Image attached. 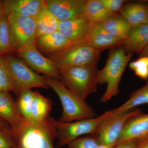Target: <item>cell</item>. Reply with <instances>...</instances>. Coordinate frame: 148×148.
<instances>
[{
  "label": "cell",
  "mask_w": 148,
  "mask_h": 148,
  "mask_svg": "<svg viewBox=\"0 0 148 148\" xmlns=\"http://www.w3.org/2000/svg\"><path fill=\"white\" fill-rule=\"evenodd\" d=\"M11 127L16 148H54L57 130L56 121L50 115L39 122L22 118Z\"/></svg>",
  "instance_id": "obj_1"
},
{
  "label": "cell",
  "mask_w": 148,
  "mask_h": 148,
  "mask_svg": "<svg viewBox=\"0 0 148 148\" xmlns=\"http://www.w3.org/2000/svg\"><path fill=\"white\" fill-rule=\"evenodd\" d=\"M101 53L84 39L73 42L62 50L46 55L45 57L61 73L72 67L97 65Z\"/></svg>",
  "instance_id": "obj_2"
},
{
  "label": "cell",
  "mask_w": 148,
  "mask_h": 148,
  "mask_svg": "<svg viewBox=\"0 0 148 148\" xmlns=\"http://www.w3.org/2000/svg\"><path fill=\"white\" fill-rule=\"evenodd\" d=\"M132 56L121 47L110 51L106 66L99 72L98 84H107L100 102L106 103L119 93L120 82Z\"/></svg>",
  "instance_id": "obj_3"
},
{
  "label": "cell",
  "mask_w": 148,
  "mask_h": 148,
  "mask_svg": "<svg viewBox=\"0 0 148 148\" xmlns=\"http://www.w3.org/2000/svg\"><path fill=\"white\" fill-rule=\"evenodd\" d=\"M43 76L58 95L63 106L62 115L58 120L59 121L71 123L97 116L91 106L67 89L61 81L47 76Z\"/></svg>",
  "instance_id": "obj_4"
},
{
  "label": "cell",
  "mask_w": 148,
  "mask_h": 148,
  "mask_svg": "<svg viewBox=\"0 0 148 148\" xmlns=\"http://www.w3.org/2000/svg\"><path fill=\"white\" fill-rule=\"evenodd\" d=\"M99 72L96 64L72 67L61 72V82L67 89L85 101L88 95L97 91Z\"/></svg>",
  "instance_id": "obj_5"
},
{
  "label": "cell",
  "mask_w": 148,
  "mask_h": 148,
  "mask_svg": "<svg viewBox=\"0 0 148 148\" xmlns=\"http://www.w3.org/2000/svg\"><path fill=\"white\" fill-rule=\"evenodd\" d=\"M114 114L112 110L93 118L71 123H63L56 121L57 130L56 147H60L68 145L82 135L97 134L103 125Z\"/></svg>",
  "instance_id": "obj_6"
},
{
  "label": "cell",
  "mask_w": 148,
  "mask_h": 148,
  "mask_svg": "<svg viewBox=\"0 0 148 148\" xmlns=\"http://www.w3.org/2000/svg\"><path fill=\"white\" fill-rule=\"evenodd\" d=\"M3 56L15 95L18 96L25 90L33 88H50L43 76L33 71L22 61L11 54Z\"/></svg>",
  "instance_id": "obj_7"
},
{
  "label": "cell",
  "mask_w": 148,
  "mask_h": 148,
  "mask_svg": "<svg viewBox=\"0 0 148 148\" xmlns=\"http://www.w3.org/2000/svg\"><path fill=\"white\" fill-rule=\"evenodd\" d=\"M7 16L16 49L22 46L36 45L37 39L36 18L14 12L9 14Z\"/></svg>",
  "instance_id": "obj_8"
},
{
  "label": "cell",
  "mask_w": 148,
  "mask_h": 148,
  "mask_svg": "<svg viewBox=\"0 0 148 148\" xmlns=\"http://www.w3.org/2000/svg\"><path fill=\"white\" fill-rule=\"evenodd\" d=\"M142 112L140 109H136L123 113L114 114L97 132L98 144L114 147L126 123L134 116Z\"/></svg>",
  "instance_id": "obj_9"
},
{
  "label": "cell",
  "mask_w": 148,
  "mask_h": 148,
  "mask_svg": "<svg viewBox=\"0 0 148 148\" xmlns=\"http://www.w3.org/2000/svg\"><path fill=\"white\" fill-rule=\"evenodd\" d=\"M16 52L38 73L43 74L54 79H62L61 72L50 59L40 53L36 45L22 46L16 49Z\"/></svg>",
  "instance_id": "obj_10"
},
{
  "label": "cell",
  "mask_w": 148,
  "mask_h": 148,
  "mask_svg": "<svg viewBox=\"0 0 148 148\" xmlns=\"http://www.w3.org/2000/svg\"><path fill=\"white\" fill-rule=\"evenodd\" d=\"M86 0H46V6L59 21L84 14Z\"/></svg>",
  "instance_id": "obj_11"
},
{
  "label": "cell",
  "mask_w": 148,
  "mask_h": 148,
  "mask_svg": "<svg viewBox=\"0 0 148 148\" xmlns=\"http://www.w3.org/2000/svg\"><path fill=\"white\" fill-rule=\"evenodd\" d=\"M85 40L101 52L105 49L121 46L124 41L114 38L103 28L101 22L91 23Z\"/></svg>",
  "instance_id": "obj_12"
},
{
  "label": "cell",
  "mask_w": 148,
  "mask_h": 148,
  "mask_svg": "<svg viewBox=\"0 0 148 148\" xmlns=\"http://www.w3.org/2000/svg\"><path fill=\"white\" fill-rule=\"evenodd\" d=\"M148 135V114L142 112L128 120L115 146L125 141L140 140Z\"/></svg>",
  "instance_id": "obj_13"
},
{
  "label": "cell",
  "mask_w": 148,
  "mask_h": 148,
  "mask_svg": "<svg viewBox=\"0 0 148 148\" xmlns=\"http://www.w3.org/2000/svg\"><path fill=\"white\" fill-rule=\"evenodd\" d=\"M91 22L83 14L75 18L59 21L58 31L71 41L84 40Z\"/></svg>",
  "instance_id": "obj_14"
},
{
  "label": "cell",
  "mask_w": 148,
  "mask_h": 148,
  "mask_svg": "<svg viewBox=\"0 0 148 148\" xmlns=\"http://www.w3.org/2000/svg\"><path fill=\"white\" fill-rule=\"evenodd\" d=\"M1 1L3 13L6 16L14 12L36 18L46 5L45 1L43 0H5Z\"/></svg>",
  "instance_id": "obj_15"
},
{
  "label": "cell",
  "mask_w": 148,
  "mask_h": 148,
  "mask_svg": "<svg viewBox=\"0 0 148 148\" xmlns=\"http://www.w3.org/2000/svg\"><path fill=\"white\" fill-rule=\"evenodd\" d=\"M148 45V25L131 26L122 47L127 53H139Z\"/></svg>",
  "instance_id": "obj_16"
},
{
  "label": "cell",
  "mask_w": 148,
  "mask_h": 148,
  "mask_svg": "<svg viewBox=\"0 0 148 148\" xmlns=\"http://www.w3.org/2000/svg\"><path fill=\"white\" fill-rule=\"evenodd\" d=\"M73 42L57 31L37 38L36 46L39 51L47 55L62 50Z\"/></svg>",
  "instance_id": "obj_17"
},
{
  "label": "cell",
  "mask_w": 148,
  "mask_h": 148,
  "mask_svg": "<svg viewBox=\"0 0 148 148\" xmlns=\"http://www.w3.org/2000/svg\"><path fill=\"white\" fill-rule=\"evenodd\" d=\"M121 15L131 26L148 23V2L130 3L122 8Z\"/></svg>",
  "instance_id": "obj_18"
},
{
  "label": "cell",
  "mask_w": 148,
  "mask_h": 148,
  "mask_svg": "<svg viewBox=\"0 0 148 148\" xmlns=\"http://www.w3.org/2000/svg\"><path fill=\"white\" fill-rule=\"evenodd\" d=\"M0 118L13 127L22 118L18 113L16 101L9 92H0Z\"/></svg>",
  "instance_id": "obj_19"
},
{
  "label": "cell",
  "mask_w": 148,
  "mask_h": 148,
  "mask_svg": "<svg viewBox=\"0 0 148 148\" xmlns=\"http://www.w3.org/2000/svg\"><path fill=\"white\" fill-rule=\"evenodd\" d=\"M52 106L51 99L42 95L38 91H34L29 120L34 122L42 121L50 115Z\"/></svg>",
  "instance_id": "obj_20"
},
{
  "label": "cell",
  "mask_w": 148,
  "mask_h": 148,
  "mask_svg": "<svg viewBox=\"0 0 148 148\" xmlns=\"http://www.w3.org/2000/svg\"><path fill=\"white\" fill-rule=\"evenodd\" d=\"M84 14L91 23H95L106 21L116 13L108 10L99 0H86Z\"/></svg>",
  "instance_id": "obj_21"
},
{
  "label": "cell",
  "mask_w": 148,
  "mask_h": 148,
  "mask_svg": "<svg viewBox=\"0 0 148 148\" xmlns=\"http://www.w3.org/2000/svg\"><path fill=\"white\" fill-rule=\"evenodd\" d=\"M101 23L103 28L110 34L123 41L127 38L131 27L126 19L117 14Z\"/></svg>",
  "instance_id": "obj_22"
},
{
  "label": "cell",
  "mask_w": 148,
  "mask_h": 148,
  "mask_svg": "<svg viewBox=\"0 0 148 148\" xmlns=\"http://www.w3.org/2000/svg\"><path fill=\"white\" fill-rule=\"evenodd\" d=\"M37 38L58 31L59 21L51 13L46 5L36 18Z\"/></svg>",
  "instance_id": "obj_23"
},
{
  "label": "cell",
  "mask_w": 148,
  "mask_h": 148,
  "mask_svg": "<svg viewBox=\"0 0 148 148\" xmlns=\"http://www.w3.org/2000/svg\"><path fill=\"white\" fill-rule=\"evenodd\" d=\"M16 50L7 16L3 13L0 20V56L11 54Z\"/></svg>",
  "instance_id": "obj_24"
},
{
  "label": "cell",
  "mask_w": 148,
  "mask_h": 148,
  "mask_svg": "<svg viewBox=\"0 0 148 148\" xmlns=\"http://www.w3.org/2000/svg\"><path fill=\"white\" fill-rule=\"evenodd\" d=\"M148 104V82L145 86L133 91L129 99L119 108L114 109L115 114L123 113L141 105Z\"/></svg>",
  "instance_id": "obj_25"
},
{
  "label": "cell",
  "mask_w": 148,
  "mask_h": 148,
  "mask_svg": "<svg viewBox=\"0 0 148 148\" xmlns=\"http://www.w3.org/2000/svg\"><path fill=\"white\" fill-rule=\"evenodd\" d=\"M34 96L32 89L25 90L18 95L16 101L18 113L24 119L30 120L31 118V106Z\"/></svg>",
  "instance_id": "obj_26"
},
{
  "label": "cell",
  "mask_w": 148,
  "mask_h": 148,
  "mask_svg": "<svg viewBox=\"0 0 148 148\" xmlns=\"http://www.w3.org/2000/svg\"><path fill=\"white\" fill-rule=\"evenodd\" d=\"M0 86L1 90L13 92L14 88L3 55L0 56Z\"/></svg>",
  "instance_id": "obj_27"
},
{
  "label": "cell",
  "mask_w": 148,
  "mask_h": 148,
  "mask_svg": "<svg viewBox=\"0 0 148 148\" xmlns=\"http://www.w3.org/2000/svg\"><path fill=\"white\" fill-rule=\"evenodd\" d=\"M97 134L88 135L74 140L67 145L66 148H95L99 144Z\"/></svg>",
  "instance_id": "obj_28"
},
{
  "label": "cell",
  "mask_w": 148,
  "mask_h": 148,
  "mask_svg": "<svg viewBox=\"0 0 148 148\" xmlns=\"http://www.w3.org/2000/svg\"><path fill=\"white\" fill-rule=\"evenodd\" d=\"M130 69L135 75L143 79L148 78V57H140L138 60L130 64Z\"/></svg>",
  "instance_id": "obj_29"
},
{
  "label": "cell",
  "mask_w": 148,
  "mask_h": 148,
  "mask_svg": "<svg viewBox=\"0 0 148 148\" xmlns=\"http://www.w3.org/2000/svg\"><path fill=\"white\" fill-rule=\"evenodd\" d=\"M15 147L11 127L0 131V148H13Z\"/></svg>",
  "instance_id": "obj_30"
},
{
  "label": "cell",
  "mask_w": 148,
  "mask_h": 148,
  "mask_svg": "<svg viewBox=\"0 0 148 148\" xmlns=\"http://www.w3.org/2000/svg\"><path fill=\"white\" fill-rule=\"evenodd\" d=\"M106 8L112 12H116L120 11L123 3L124 0H99Z\"/></svg>",
  "instance_id": "obj_31"
},
{
  "label": "cell",
  "mask_w": 148,
  "mask_h": 148,
  "mask_svg": "<svg viewBox=\"0 0 148 148\" xmlns=\"http://www.w3.org/2000/svg\"><path fill=\"white\" fill-rule=\"evenodd\" d=\"M139 140H131L125 141L115 146L113 148H137Z\"/></svg>",
  "instance_id": "obj_32"
},
{
  "label": "cell",
  "mask_w": 148,
  "mask_h": 148,
  "mask_svg": "<svg viewBox=\"0 0 148 148\" xmlns=\"http://www.w3.org/2000/svg\"><path fill=\"white\" fill-rule=\"evenodd\" d=\"M137 148H148V135L139 140Z\"/></svg>",
  "instance_id": "obj_33"
},
{
  "label": "cell",
  "mask_w": 148,
  "mask_h": 148,
  "mask_svg": "<svg viewBox=\"0 0 148 148\" xmlns=\"http://www.w3.org/2000/svg\"><path fill=\"white\" fill-rule=\"evenodd\" d=\"M7 123V122L0 118V131L11 128L8 126Z\"/></svg>",
  "instance_id": "obj_34"
},
{
  "label": "cell",
  "mask_w": 148,
  "mask_h": 148,
  "mask_svg": "<svg viewBox=\"0 0 148 148\" xmlns=\"http://www.w3.org/2000/svg\"><path fill=\"white\" fill-rule=\"evenodd\" d=\"M139 58L143 57H148V45L144 48V49L139 53Z\"/></svg>",
  "instance_id": "obj_35"
},
{
  "label": "cell",
  "mask_w": 148,
  "mask_h": 148,
  "mask_svg": "<svg viewBox=\"0 0 148 148\" xmlns=\"http://www.w3.org/2000/svg\"><path fill=\"white\" fill-rule=\"evenodd\" d=\"M3 14V8L2 3L1 1H0V20Z\"/></svg>",
  "instance_id": "obj_36"
},
{
  "label": "cell",
  "mask_w": 148,
  "mask_h": 148,
  "mask_svg": "<svg viewBox=\"0 0 148 148\" xmlns=\"http://www.w3.org/2000/svg\"><path fill=\"white\" fill-rule=\"evenodd\" d=\"M113 147L110 146L104 145H98L95 148H113Z\"/></svg>",
  "instance_id": "obj_37"
},
{
  "label": "cell",
  "mask_w": 148,
  "mask_h": 148,
  "mask_svg": "<svg viewBox=\"0 0 148 148\" xmlns=\"http://www.w3.org/2000/svg\"><path fill=\"white\" fill-rule=\"evenodd\" d=\"M1 91V86H0V92Z\"/></svg>",
  "instance_id": "obj_38"
},
{
  "label": "cell",
  "mask_w": 148,
  "mask_h": 148,
  "mask_svg": "<svg viewBox=\"0 0 148 148\" xmlns=\"http://www.w3.org/2000/svg\"><path fill=\"white\" fill-rule=\"evenodd\" d=\"M15 148V147H14V148Z\"/></svg>",
  "instance_id": "obj_39"
},
{
  "label": "cell",
  "mask_w": 148,
  "mask_h": 148,
  "mask_svg": "<svg viewBox=\"0 0 148 148\" xmlns=\"http://www.w3.org/2000/svg\"><path fill=\"white\" fill-rule=\"evenodd\" d=\"M148 25V24H147Z\"/></svg>",
  "instance_id": "obj_40"
}]
</instances>
